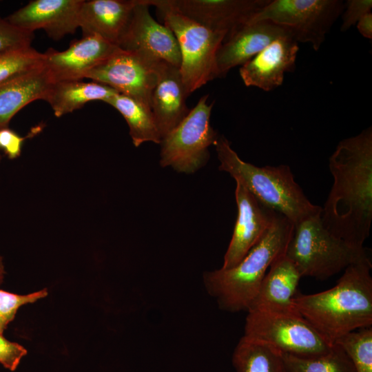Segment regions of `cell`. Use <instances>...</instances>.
Instances as JSON below:
<instances>
[{
	"label": "cell",
	"mask_w": 372,
	"mask_h": 372,
	"mask_svg": "<svg viewBox=\"0 0 372 372\" xmlns=\"http://www.w3.org/2000/svg\"><path fill=\"white\" fill-rule=\"evenodd\" d=\"M333 185L321 210L335 236L364 247L372 221V128L339 142L329 157Z\"/></svg>",
	"instance_id": "1"
},
{
	"label": "cell",
	"mask_w": 372,
	"mask_h": 372,
	"mask_svg": "<svg viewBox=\"0 0 372 372\" xmlns=\"http://www.w3.org/2000/svg\"><path fill=\"white\" fill-rule=\"evenodd\" d=\"M372 264L368 255L347 267L335 285L313 294H296L298 313L330 344L372 325Z\"/></svg>",
	"instance_id": "2"
},
{
	"label": "cell",
	"mask_w": 372,
	"mask_h": 372,
	"mask_svg": "<svg viewBox=\"0 0 372 372\" xmlns=\"http://www.w3.org/2000/svg\"><path fill=\"white\" fill-rule=\"evenodd\" d=\"M293 227L291 220L277 212L267 232L238 264L204 273L205 288L220 309L247 311L271 265L285 254Z\"/></svg>",
	"instance_id": "3"
},
{
	"label": "cell",
	"mask_w": 372,
	"mask_h": 372,
	"mask_svg": "<svg viewBox=\"0 0 372 372\" xmlns=\"http://www.w3.org/2000/svg\"><path fill=\"white\" fill-rule=\"evenodd\" d=\"M214 145L219 170L229 174L261 203L293 224L321 210L308 199L288 165L257 167L245 162L224 136H220Z\"/></svg>",
	"instance_id": "4"
},
{
	"label": "cell",
	"mask_w": 372,
	"mask_h": 372,
	"mask_svg": "<svg viewBox=\"0 0 372 372\" xmlns=\"http://www.w3.org/2000/svg\"><path fill=\"white\" fill-rule=\"evenodd\" d=\"M321 210L293 224L285 254L302 277L324 280L367 253L364 247H353L328 231L322 224Z\"/></svg>",
	"instance_id": "5"
},
{
	"label": "cell",
	"mask_w": 372,
	"mask_h": 372,
	"mask_svg": "<svg viewBox=\"0 0 372 372\" xmlns=\"http://www.w3.org/2000/svg\"><path fill=\"white\" fill-rule=\"evenodd\" d=\"M156 8L164 25L174 33L180 53L179 68L189 95L218 78L216 56L225 39L224 32L214 31L195 22L164 0H145Z\"/></svg>",
	"instance_id": "6"
},
{
	"label": "cell",
	"mask_w": 372,
	"mask_h": 372,
	"mask_svg": "<svg viewBox=\"0 0 372 372\" xmlns=\"http://www.w3.org/2000/svg\"><path fill=\"white\" fill-rule=\"evenodd\" d=\"M208 94L201 96L184 119L161 138V167L192 174L207 163L209 147L219 137L210 124L214 102L208 103Z\"/></svg>",
	"instance_id": "7"
},
{
	"label": "cell",
	"mask_w": 372,
	"mask_h": 372,
	"mask_svg": "<svg viewBox=\"0 0 372 372\" xmlns=\"http://www.w3.org/2000/svg\"><path fill=\"white\" fill-rule=\"evenodd\" d=\"M343 10L341 0H269L249 21H271L318 51Z\"/></svg>",
	"instance_id": "8"
},
{
	"label": "cell",
	"mask_w": 372,
	"mask_h": 372,
	"mask_svg": "<svg viewBox=\"0 0 372 372\" xmlns=\"http://www.w3.org/2000/svg\"><path fill=\"white\" fill-rule=\"evenodd\" d=\"M247 313L244 336L269 344L280 353L314 357L327 353L333 345L300 314Z\"/></svg>",
	"instance_id": "9"
},
{
	"label": "cell",
	"mask_w": 372,
	"mask_h": 372,
	"mask_svg": "<svg viewBox=\"0 0 372 372\" xmlns=\"http://www.w3.org/2000/svg\"><path fill=\"white\" fill-rule=\"evenodd\" d=\"M162 63L120 49L88 71L84 79L108 85L151 109V94Z\"/></svg>",
	"instance_id": "10"
},
{
	"label": "cell",
	"mask_w": 372,
	"mask_h": 372,
	"mask_svg": "<svg viewBox=\"0 0 372 372\" xmlns=\"http://www.w3.org/2000/svg\"><path fill=\"white\" fill-rule=\"evenodd\" d=\"M145 0H136L130 19L118 47L156 62L180 65V53L172 30L151 15Z\"/></svg>",
	"instance_id": "11"
},
{
	"label": "cell",
	"mask_w": 372,
	"mask_h": 372,
	"mask_svg": "<svg viewBox=\"0 0 372 372\" xmlns=\"http://www.w3.org/2000/svg\"><path fill=\"white\" fill-rule=\"evenodd\" d=\"M236 183L238 216L224 256L223 269L232 268L242 260L267 232L277 213L261 203L241 184Z\"/></svg>",
	"instance_id": "12"
},
{
	"label": "cell",
	"mask_w": 372,
	"mask_h": 372,
	"mask_svg": "<svg viewBox=\"0 0 372 372\" xmlns=\"http://www.w3.org/2000/svg\"><path fill=\"white\" fill-rule=\"evenodd\" d=\"M177 11L214 31L229 34L249 21L269 0H164Z\"/></svg>",
	"instance_id": "13"
},
{
	"label": "cell",
	"mask_w": 372,
	"mask_h": 372,
	"mask_svg": "<svg viewBox=\"0 0 372 372\" xmlns=\"http://www.w3.org/2000/svg\"><path fill=\"white\" fill-rule=\"evenodd\" d=\"M286 34L291 33L269 21H247L238 26L226 36L216 52L218 78L225 76L231 69L242 65L273 41Z\"/></svg>",
	"instance_id": "14"
},
{
	"label": "cell",
	"mask_w": 372,
	"mask_h": 372,
	"mask_svg": "<svg viewBox=\"0 0 372 372\" xmlns=\"http://www.w3.org/2000/svg\"><path fill=\"white\" fill-rule=\"evenodd\" d=\"M120 48L96 36H83L62 52L49 49L44 53V65L54 82L82 80L86 73L116 53Z\"/></svg>",
	"instance_id": "15"
},
{
	"label": "cell",
	"mask_w": 372,
	"mask_h": 372,
	"mask_svg": "<svg viewBox=\"0 0 372 372\" xmlns=\"http://www.w3.org/2000/svg\"><path fill=\"white\" fill-rule=\"evenodd\" d=\"M298 42L291 34L282 36L241 65L240 76L247 87L265 92L282 85L285 74L295 70Z\"/></svg>",
	"instance_id": "16"
},
{
	"label": "cell",
	"mask_w": 372,
	"mask_h": 372,
	"mask_svg": "<svg viewBox=\"0 0 372 372\" xmlns=\"http://www.w3.org/2000/svg\"><path fill=\"white\" fill-rule=\"evenodd\" d=\"M83 0H34L6 19L25 31L43 29L54 40L74 33L79 28V14Z\"/></svg>",
	"instance_id": "17"
},
{
	"label": "cell",
	"mask_w": 372,
	"mask_h": 372,
	"mask_svg": "<svg viewBox=\"0 0 372 372\" xmlns=\"http://www.w3.org/2000/svg\"><path fill=\"white\" fill-rule=\"evenodd\" d=\"M302 275L285 254L269 268L248 311L278 314H300L294 303Z\"/></svg>",
	"instance_id": "18"
},
{
	"label": "cell",
	"mask_w": 372,
	"mask_h": 372,
	"mask_svg": "<svg viewBox=\"0 0 372 372\" xmlns=\"http://www.w3.org/2000/svg\"><path fill=\"white\" fill-rule=\"evenodd\" d=\"M188 96L179 68L162 63L150 98L151 110L161 138L189 113L190 109L186 102Z\"/></svg>",
	"instance_id": "19"
},
{
	"label": "cell",
	"mask_w": 372,
	"mask_h": 372,
	"mask_svg": "<svg viewBox=\"0 0 372 372\" xmlns=\"http://www.w3.org/2000/svg\"><path fill=\"white\" fill-rule=\"evenodd\" d=\"M135 4L136 0H83L79 14L83 36L96 35L118 46Z\"/></svg>",
	"instance_id": "20"
},
{
	"label": "cell",
	"mask_w": 372,
	"mask_h": 372,
	"mask_svg": "<svg viewBox=\"0 0 372 372\" xmlns=\"http://www.w3.org/2000/svg\"><path fill=\"white\" fill-rule=\"evenodd\" d=\"M53 83L45 65L0 83V130L26 105L44 100Z\"/></svg>",
	"instance_id": "21"
},
{
	"label": "cell",
	"mask_w": 372,
	"mask_h": 372,
	"mask_svg": "<svg viewBox=\"0 0 372 372\" xmlns=\"http://www.w3.org/2000/svg\"><path fill=\"white\" fill-rule=\"evenodd\" d=\"M118 93L112 87L97 82L70 80L54 82L45 101L56 117L81 108L85 103L100 100L105 102Z\"/></svg>",
	"instance_id": "22"
},
{
	"label": "cell",
	"mask_w": 372,
	"mask_h": 372,
	"mask_svg": "<svg viewBox=\"0 0 372 372\" xmlns=\"http://www.w3.org/2000/svg\"><path fill=\"white\" fill-rule=\"evenodd\" d=\"M105 103L110 105L123 116L135 147L145 142L160 144L161 136L151 109L128 96L117 93Z\"/></svg>",
	"instance_id": "23"
},
{
	"label": "cell",
	"mask_w": 372,
	"mask_h": 372,
	"mask_svg": "<svg viewBox=\"0 0 372 372\" xmlns=\"http://www.w3.org/2000/svg\"><path fill=\"white\" fill-rule=\"evenodd\" d=\"M232 363L237 372H286L278 350L244 335L235 348Z\"/></svg>",
	"instance_id": "24"
},
{
	"label": "cell",
	"mask_w": 372,
	"mask_h": 372,
	"mask_svg": "<svg viewBox=\"0 0 372 372\" xmlns=\"http://www.w3.org/2000/svg\"><path fill=\"white\" fill-rule=\"evenodd\" d=\"M281 355L286 372H356L347 353L337 344L327 353L314 357Z\"/></svg>",
	"instance_id": "25"
},
{
	"label": "cell",
	"mask_w": 372,
	"mask_h": 372,
	"mask_svg": "<svg viewBox=\"0 0 372 372\" xmlns=\"http://www.w3.org/2000/svg\"><path fill=\"white\" fill-rule=\"evenodd\" d=\"M339 345L351 360L356 372H372V327L349 332L338 338Z\"/></svg>",
	"instance_id": "26"
},
{
	"label": "cell",
	"mask_w": 372,
	"mask_h": 372,
	"mask_svg": "<svg viewBox=\"0 0 372 372\" xmlns=\"http://www.w3.org/2000/svg\"><path fill=\"white\" fill-rule=\"evenodd\" d=\"M45 55L31 46L0 54V83L44 65Z\"/></svg>",
	"instance_id": "27"
},
{
	"label": "cell",
	"mask_w": 372,
	"mask_h": 372,
	"mask_svg": "<svg viewBox=\"0 0 372 372\" xmlns=\"http://www.w3.org/2000/svg\"><path fill=\"white\" fill-rule=\"evenodd\" d=\"M48 295L46 289L28 295H17L0 289V333L14 320L19 308L32 303Z\"/></svg>",
	"instance_id": "28"
},
{
	"label": "cell",
	"mask_w": 372,
	"mask_h": 372,
	"mask_svg": "<svg viewBox=\"0 0 372 372\" xmlns=\"http://www.w3.org/2000/svg\"><path fill=\"white\" fill-rule=\"evenodd\" d=\"M33 32L21 30L0 17V54L31 46Z\"/></svg>",
	"instance_id": "29"
},
{
	"label": "cell",
	"mask_w": 372,
	"mask_h": 372,
	"mask_svg": "<svg viewBox=\"0 0 372 372\" xmlns=\"http://www.w3.org/2000/svg\"><path fill=\"white\" fill-rule=\"evenodd\" d=\"M371 0H347L344 2L340 30L347 31L355 25L362 16L371 12Z\"/></svg>",
	"instance_id": "30"
},
{
	"label": "cell",
	"mask_w": 372,
	"mask_h": 372,
	"mask_svg": "<svg viewBox=\"0 0 372 372\" xmlns=\"http://www.w3.org/2000/svg\"><path fill=\"white\" fill-rule=\"evenodd\" d=\"M27 350L16 342L6 340L0 333V363L7 369L14 371Z\"/></svg>",
	"instance_id": "31"
},
{
	"label": "cell",
	"mask_w": 372,
	"mask_h": 372,
	"mask_svg": "<svg viewBox=\"0 0 372 372\" xmlns=\"http://www.w3.org/2000/svg\"><path fill=\"white\" fill-rule=\"evenodd\" d=\"M24 139L8 127L0 130V147L10 159L20 156Z\"/></svg>",
	"instance_id": "32"
},
{
	"label": "cell",
	"mask_w": 372,
	"mask_h": 372,
	"mask_svg": "<svg viewBox=\"0 0 372 372\" xmlns=\"http://www.w3.org/2000/svg\"><path fill=\"white\" fill-rule=\"evenodd\" d=\"M360 34L368 39H372V13L369 12L362 16L356 23Z\"/></svg>",
	"instance_id": "33"
},
{
	"label": "cell",
	"mask_w": 372,
	"mask_h": 372,
	"mask_svg": "<svg viewBox=\"0 0 372 372\" xmlns=\"http://www.w3.org/2000/svg\"><path fill=\"white\" fill-rule=\"evenodd\" d=\"M4 267L1 257H0V284L2 282L4 276Z\"/></svg>",
	"instance_id": "34"
}]
</instances>
